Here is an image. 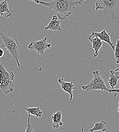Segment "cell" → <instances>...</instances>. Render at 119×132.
<instances>
[{
  "label": "cell",
  "mask_w": 119,
  "mask_h": 132,
  "mask_svg": "<svg viewBox=\"0 0 119 132\" xmlns=\"http://www.w3.org/2000/svg\"><path fill=\"white\" fill-rule=\"evenodd\" d=\"M86 0L76 1L75 0H53L49 2H45L41 1H33L36 4L43 5L54 13L61 20L66 18L69 19L73 10L77 5H81L82 2Z\"/></svg>",
  "instance_id": "obj_1"
},
{
  "label": "cell",
  "mask_w": 119,
  "mask_h": 132,
  "mask_svg": "<svg viewBox=\"0 0 119 132\" xmlns=\"http://www.w3.org/2000/svg\"><path fill=\"white\" fill-rule=\"evenodd\" d=\"M0 36L2 39V47L8 50L12 55L15 60L17 66L20 67L19 63V45L20 43L16 39L15 35L12 36H8L0 32Z\"/></svg>",
  "instance_id": "obj_2"
},
{
  "label": "cell",
  "mask_w": 119,
  "mask_h": 132,
  "mask_svg": "<svg viewBox=\"0 0 119 132\" xmlns=\"http://www.w3.org/2000/svg\"><path fill=\"white\" fill-rule=\"evenodd\" d=\"M15 75L13 72H9L0 62V93L5 95L13 92Z\"/></svg>",
  "instance_id": "obj_3"
},
{
  "label": "cell",
  "mask_w": 119,
  "mask_h": 132,
  "mask_svg": "<svg viewBox=\"0 0 119 132\" xmlns=\"http://www.w3.org/2000/svg\"><path fill=\"white\" fill-rule=\"evenodd\" d=\"M96 11L102 10L99 13L108 15L113 19L116 18L115 10L119 6V0H96Z\"/></svg>",
  "instance_id": "obj_4"
},
{
  "label": "cell",
  "mask_w": 119,
  "mask_h": 132,
  "mask_svg": "<svg viewBox=\"0 0 119 132\" xmlns=\"http://www.w3.org/2000/svg\"><path fill=\"white\" fill-rule=\"evenodd\" d=\"M94 77L90 82L87 81V84L82 86L81 87L83 90L89 92L90 90H106L110 93V89L107 88L102 76L99 72L98 70H95L93 72Z\"/></svg>",
  "instance_id": "obj_5"
},
{
  "label": "cell",
  "mask_w": 119,
  "mask_h": 132,
  "mask_svg": "<svg viewBox=\"0 0 119 132\" xmlns=\"http://www.w3.org/2000/svg\"><path fill=\"white\" fill-rule=\"evenodd\" d=\"M47 39L48 37H46L42 40L37 41H33L28 45V48L30 50H35L40 54V56L44 53L45 50L50 48L52 46L51 44L47 42Z\"/></svg>",
  "instance_id": "obj_6"
},
{
  "label": "cell",
  "mask_w": 119,
  "mask_h": 132,
  "mask_svg": "<svg viewBox=\"0 0 119 132\" xmlns=\"http://www.w3.org/2000/svg\"><path fill=\"white\" fill-rule=\"evenodd\" d=\"M88 39L92 43V47L89 49L90 50L93 49L95 51V53H93V57H96L98 55V51L102 47L103 45L102 41L96 35H95L93 32L92 34L88 36Z\"/></svg>",
  "instance_id": "obj_7"
},
{
  "label": "cell",
  "mask_w": 119,
  "mask_h": 132,
  "mask_svg": "<svg viewBox=\"0 0 119 132\" xmlns=\"http://www.w3.org/2000/svg\"><path fill=\"white\" fill-rule=\"evenodd\" d=\"M60 23L61 19H59L56 15H54L52 16V19L50 22L45 27L44 33H45L48 30H51L50 32L51 31H61V29L60 27Z\"/></svg>",
  "instance_id": "obj_8"
},
{
  "label": "cell",
  "mask_w": 119,
  "mask_h": 132,
  "mask_svg": "<svg viewBox=\"0 0 119 132\" xmlns=\"http://www.w3.org/2000/svg\"><path fill=\"white\" fill-rule=\"evenodd\" d=\"M58 82L60 84V87L66 93H68L69 95V100L70 101H72L73 99V89H77L73 84V81L70 82H66L63 80V78H59Z\"/></svg>",
  "instance_id": "obj_9"
},
{
  "label": "cell",
  "mask_w": 119,
  "mask_h": 132,
  "mask_svg": "<svg viewBox=\"0 0 119 132\" xmlns=\"http://www.w3.org/2000/svg\"><path fill=\"white\" fill-rule=\"evenodd\" d=\"M93 33L96 35L97 36H98L102 41L106 42V43H107L112 48V49L114 50V51L115 50V45L113 44L112 42H111V36L110 35L106 32V31L105 30H103L102 32H100V33H96L95 32H93Z\"/></svg>",
  "instance_id": "obj_10"
},
{
  "label": "cell",
  "mask_w": 119,
  "mask_h": 132,
  "mask_svg": "<svg viewBox=\"0 0 119 132\" xmlns=\"http://www.w3.org/2000/svg\"><path fill=\"white\" fill-rule=\"evenodd\" d=\"M51 119L52 120V126L54 128L57 129L63 125V123L61 121L62 112L61 111H57L52 115Z\"/></svg>",
  "instance_id": "obj_11"
},
{
  "label": "cell",
  "mask_w": 119,
  "mask_h": 132,
  "mask_svg": "<svg viewBox=\"0 0 119 132\" xmlns=\"http://www.w3.org/2000/svg\"><path fill=\"white\" fill-rule=\"evenodd\" d=\"M5 12H7L8 14L6 18L12 17V11L9 9L7 0H4L0 2V16H3Z\"/></svg>",
  "instance_id": "obj_12"
},
{
  "label": "cell",
  "mask_w": 119,
  "mask_h": 132,
  "mask_svg": "<svg viewBox=\"0 0 119 132\" xmlns=\"http://www.w3.org/2000/svg\"><path fill=\"white\" fill-rule=\"evenodd\" d=\"M24 109L28 113H30L35 116L36 117H41L43 114L42 110L44 109L43 108L37 107H33V108H24Z\"/></svg>",
  "instance_id": "obj_13"
},
{
  "label": "cell",
  "mask_w": 119,
  "mask_h": 132,
  "mask_svg": "<svg viewBox=\"0 0 119 132\" xmlns=\"http://www.w3.org/2000/svg\"><path fill=\"white\" fill-rule=\"evenodd\" d=\"M106 122L104 120H102L100 122H96L95 123L94 127L89 130V132H93L96 131L105 132L106 131Z\"/></svg>",
  "instance_id": "obj_14"
},
{
  "label": "cell",
  "mask_w": 119,
  "mask_h": 132,
  "mask_svg": "<svg viewBox=\"0 0 119 132\" xmlns=\"http://www.w3.org/2000/svg\"><path fill=\"white\" fill-rule=\"evenodd\" d=\"M109 75V79L108 80V83L109 85L111 86L112 88L113 89L115 86L118 85V80L119 79V75H115L113 73H109L108 74Z\"/></svg>",
  "instance_id": "obj_15"
},
{
  "label": "cell",
  "mask_w": 119,
  "mask_h": 132,
  "mask_svg": "<svg viewBox=\"0 0 119 132\" xmlns=\"http://www.w3.org/2000/svg\"><path fill=\"white\" fill-rule=\"evenodd\" d=\"M115 57L116 59V64L119 63V39L117 41V43L115 45Z\"/></svg>",
  "instance_id": "obj_16"
},
{
  "label": "cell",
  "mask_w": 119,
  "mask_h": 132,
  "mask_svg": "<svg viewBox=\"0 0 119 132\" xmlns=\"http://www.w3.org/2000/svg\"><path fill=\"white\" fill-rule=\"evenodd\" d=\"M31 114L28 113V125H27V128L26 130L25 131V132H34V130L33 129V127L31 124L30 121V116Z\"/></svg>",
  "instance_id": "obj_17"
},
{
  "label": "cell",
  "mask_w": 119,
  "mask_h": 132,
  "mask_svg": "<svg viewBox=\"0 0 119 132\" xmlns=\"http://www.w3.org/2000/svg\"><path fill=\"white\" fill-rule=\"evenodd\" d=\"M110 93H112L114 95V98H116V96L119 95V88L117 89H110Z\"/></svg>",
  "instance_id": "obj_18"
},
{
  "label": "cell",
  "mask_w": 119,
  "mask_h": 132,
  "mask_svg": "<svg viewBox=\"0 0 119 132\" xmlns=\"http://www.w3.org/2000/svg\"><path fill=\"white\" fill-rule=\"evenodd\" d=\"M110 73H113L115 75H119V68L116 69L115 70H111Z\"/></svg>",
  "instance_id": "obj_19"
},
{
  "label": "cell",
  "mask_w": 119,
  "mask_h": 132,
  "mask_svg": "<svg viewBox=\"0 0 119 132\" xmlns=\"http://www.w3.org/2000/svg\"><path fill=\"white\" fill-rule=\"evenodd\" d=\"M4 55V50L0 48V57H3V59L5 60V59L3 57Z\"/></svg>",
  "instance_id": "obj_20"
},
{
  "label": "cell",
  "mask_w": 119,
  "mask_h": 132,
  "mask_svg": "<svg viewBox=\"0 0 119 132\" xmlns=\"http://www.w3.org/2000/svg\"><path fill=\"white\" fill-rule=\"evenodd\" d=\"M118 111L119 112V107H118Z\"/></svg>",
  "instance_id": "obj_21"
},
{
  "label": "cell",
  "mask_w": 119,
  "mask_h": 132,
  "mask_svg": "<svg viewBox=\"0 0 119 132\" xmlns=\"http://www.w3.org/2000/svg\"><path fill=\"white\" fill-rule=\"evenodd\" d=\"M30 1H34V0H30ZM35 1H39V0H35Z\"/></svg>",
  "instance_id": "obj_22"
}]
</instances>
